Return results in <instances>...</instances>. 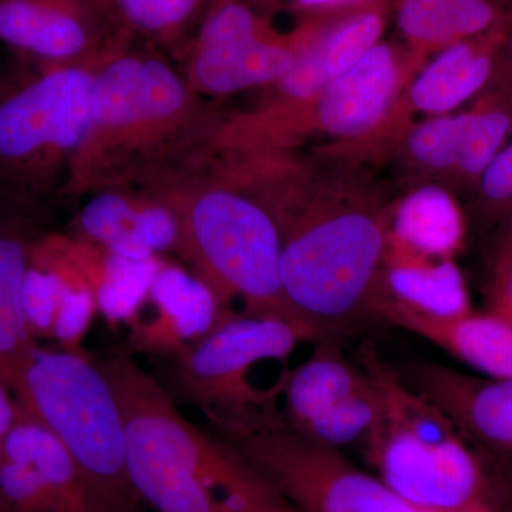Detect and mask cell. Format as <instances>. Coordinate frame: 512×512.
<instances>
[{"mask_svg":"<svg viewBox=\"0 0 512 512\" xmlns=\"http://www.w3.org/2000/svg\"><path fill=\"white\" fill-rule=\"evenodd\" d=\"M386 259L390 265L380 278L377 295L382 293L433 318H461L471 313L466 282L451 259L390 255Z\"/></svg>","mask_w":512,"mask_h":512,"instance_id":"cell-23","label":"cell"},{"mask_svg":"<svg viewBox=\"0 0 512 512\" xmlns=\"http://www.w3.org/2000/svg\"><path fill=\"white\" fill-rule=\"evenodd\" d=\"M147 303L154 315L136 319L128 336V355L171 357L212 332L234 315L218 301L210 286L190 269L163 262L151 285Z\"/></svg>","mask_w":512,"mask_h":512,"instance_id":"cell-14","label":"cell"},{"mask_svg":"<svg viewBox=\"0 0 512 512\" xmlns=\"http://www.w3.org/2000/svg\"><path fill=\"white\" fill-rule=\"evenodd\" d=\"M256 2L264 3V5L272 6V5H275V3H278L279 0H256Z\"/></svg>","mask_w":512,"mask_h":512,"instance_id":"cell-37","label":"cell"},{"mask_svg":"<svg viewBox=\"0 0 512 512\" xmlns=\"http://www.w3.org/2000/svg\"><path fill=\"white\" fill-rule=\"evenodd\" d=\"M360 363L379 397L365 444L380 480L420 512H483L480 468L456 423L373 350Z\"/></svg>","mask_w":512,"mask_h":512,"instance_id":"cell-5","label":"cell"},{"mask_svg":"<svg viewBox=\"0 0 512 512\" xmlns=\"http://www.w3.org/2000/svg\"><path fill=\"white\" fill-rule=\"evenodd\" d=\"M505 262H512V224L503 251H501L500 259H498V264H505Z\"/></svg>","mask_w":512,"mask_h":512,"instance_id":"cell-34","label":"cell"},{"mask_svg":"<svg viewBox=\"0 0 512 512\" xmlns=\"http://www.w3.org/2000/svg\"><path fill=\"white\" fill-rule=\"evenodd\" d=\"M245 2V0H208V9L220 8V6L229 5V3Z\"/></svg>","mask_w":512,"mask_h":512,"instance_id":"cell-35","label":"cell"},{"mask_svg":"<svg viewBox=\"0 0 512 512\" xmlns=\"http://www.w3.org/2000/svg\"><path fill=\"white\" fill-rule=\"evenodd\" d=\"M47 215L0 200V383L12 390L35 348L23 311L30 254L49 229Z\"/></svg>","mask_w":512,"mask_h":512,"instance_id":"cell-16","label":"cell"},{"mask_svg":"<svg viewBox=\"0 0 512 512\" xmlns=\"http://www.w3.org/2000/svg\"><path fill=\"white\" fill-rule=\"evenodd\" d=\"M99 365L119 402L128 476L143 503L157 512H298L217 434L185 419L133 356Z\"/></svg>","mask_w":512,"mask_h":512,"instance_id":"cell-2","label":"cell"},{"mask_svg":"<svg viewBox=\"0 0 512 512\" xmlns=\"http://www.w3.org/2000/svg\"><path fill=\"white\" fill-rule=\"evenodd\" d=\"M67 245L92 285L97 311L111 325L133 322L163 265L160 256L126 258L72 234H67Z\"/></svg>","mask_w":512,"mask_h":512,"instance_id":"cell-20","label":"cell"},{"mask_svg":"<svg viewBox=\"0 0 512 512\" xmlns=\"http://www.w3.org/2000/svg\"><path fill=\"white\" fill-rule=\"evenodd\" d=\"M402 377L464 436L512 453V379H477L429 362L410 363Z\"/></svg>","mask_w":512,"mask_h":512,"instance_id":"cell-15","label":"cell"},{"mask_svg":"<svg viewBox=\"0 0 512 512\" xmlns=\"http://www.w3.org/2000/svg\"><path fill=\"white\" fill-rule=\"evenodd\" d=\"M511 0H399L397 26L420 52L483 35L507 15Z\"/></svg>","mask_w":512,"mask_h":512,"instance_id":"cell-22","label":"cell"},{"mask_svg":"<svg viewBox=\"0 0 512 512\" xmlns=\"http://www.w3.org/2000/svg\"><path fill=\"white\" fill-rule=\"evenodd\" d=\"M70 234L116 255L146 259L177 252L181 224L163 192L109 188L89 195Z\"/></svg>","mask_w":512,"mask_h":512,"instance_id":"cell-13","label":"cell"},{"mask_svg":"<svg viewBox=\"0 0 512 512\" xmlns=\"http://www.w3.org/2000/svg\"><path fill=\"white\" fill-rule=\"evenodd\" d=\"M18 412L19 404L15 394L5 384L0 383V450L18 417Z\"/></svg>","mask_w":512,"mask_h":512,"instance_id":"cell-32","label":"cell"},{"mask_svg":"<svg viewBox=\"0 0 512 512\" xmlns=\"http://www.w3.org/2000/svg\"><path fill=\"white\" fill-rule=\"evenodd\" d=\"M386 2L333 16L319 35L323 72L328 82L359 63L380 43L386 26Z\"/></svg>","mask_w":512,"mask_h":512,"instance_id":"cell-26","label":"cell"},{"mask_svg":"<svg viewBox=\"0 0 512 512\" xmlns=\"http://www.w3.org/2000/svg\"><path fill=\"white\" fill-rule=\"evenodd\" d=\"M504 50L505 53H507V62L512 67V0L510 3V10H508V30Z\"/></svg>","mask_w":512,"mask_h":512,"instance_id":"cell-33","label":"cell"},{"mask_svg":"<svg viewBox=\"0 0 512 512\" xmlns=\"http://www.w3.org/2000/svg\"><path fill=\"white\" fill-rule=\"evenodd\" d=\"M372 315L429 340L484 375L512 379V326L491 313L433 318L379 293Z\"/></svg>","mask_w":512,"mask_h":512,"instance_id":"cell-17","label":"cell"},{"mask_svg":"<svg viewBox=\"0 0 512 512\" xmlns=\"http://www.w3.org/2000/svg\"><path fill=\"white\" fill-rule=\"evenodd\" d=\"M330 339L309 323L234 313L177 355L167 357L157 379L175 403L197 407L212 427L252 424L279 414L274 402L284 386L261 390L251 383L256 366L285 360L306 342Z\"/></svg>","mask_w":512,"mask_h":512,"instance_id":"cell-8","label":"cell"},{"mask_svg":"<svg viewBox=\"0 0 512 512\" xmlns=\"http://www.w3.org/2000/svg\"><path fill=\"white\" fill-rule=\"evenodd\" d=\"M212 431L298 512H420L339 450L291 429L282 414Z\"/></svg>","mask_w":512,"mask_h":512,"instance_id":"cell-9","label":"cell"},{"mask_svg":"<svg viewBox=\"0 0 512 512\" xmlns=\"http://www.w3.org/2000/svg\"><path fill=\"white\" fill-rule=\"evenodd\" d=\"M370 377L342 356L335 340L318 342L312 356L285 379L284 420L302 433L320 414L365 389Z\"/></svg>","mask_w":512,"mask_h":512,"instance_id":"cell-21","label":"cell"},{"mask_svg":"<svg viewBox=\"0 0 512 512\" xmlns=\"http://www.w3.org/2000/svg\"><path fill=\"white\" fill-rule=\"evenodd\" d=\"M0 43L37 63L99 62L133 43L117 35L90 0H0Z\"/></svg>","mask_w":512,"mask_h":512,"instance_id":"cell-12","label":"cell"},{"mask_svg":"<svg viewBox=\"0 0 512 512\" xmlns=\"http://www.w3.org/2000/svg\"><path fill=\"white\" fill-rule=\"evenodd\" d=\"M507 30L508 12L483 35L440 50L439 56L413 83L410 90L413 106L440 116L476 96L494 76L504 52Z\"/></svg>","mask_w":512,"mask_h":512,"instance_id":"cell-19","label":"cell"},{"mask_svg":"<svg viewBox=\"0 0 512 512\" xmlns=\"http://www.w3.org/2000/svg\"><path fill=\"white\" fill-rule=\"evenodd\" d=\"M470 113L440 116L414 128L410 151L421 164L434 170H456L466 148Z\"/></svg>","mask_w":512,"mask_h":512,"instance_id":"cell-28","label":"cell"},{"mask_svg":"<svg viewBox=\"0 0 512 512\" xmlns=\"http://www.w3.org/2000/svg\"><path fill=\"white\" fill-rule=\"evenodd\" d=\"M117 35L154 49L187 52L208 0H90Z\"/></svg>","mask_w":512,"mask_h":512,"instance_id":"cell-24","label":"cell"},{"mask_svg":"<svg viewBox=\"0 0 512 512\" xmlns=\"http://www.w3.org/2000/svg\"><path fill=\"white\" fill-rule=\"evenodd\" d=\"M220 128L158 49L121 45L94 76L86 136L63 198L109 188L175 190L211 167Z\"/></svg>","mask_w":512,"mask_h":512,"instance_id":"cell-1","label":"cell"},{"mask_svg":"<svg viewBox=\"0 0 512 512\" xmlns=\"http://www.w3.org/2000/svg\"><path fill=\"white\" fill-rule=\"evenodd\" d=\"M480 192L490 207H512V141L501 148L485 168L480 178Z\"/></svg>","mask_w":512,"mask_h":512,"instance_id":"cell-29","label":"cell"},{"mask_svg":"<svg viewBox=\"0 0 512 512\" xmlns=\"http://www.w3.org/2000/svg\"><path fill=\"white\" fill-rule=\"evenodd\" d=\"M101 60L52 64L15 57L0 76V200L49 215L63 198L86 136Z\"/></svg>","mask_w":512,"mask_h":512,"instance_id":"cell-4","label":"cell"},{"mask_svg":"<svg viewBox=\"0 0 512 512\" xmlns=\"http://www.w3.org/2000/svg\"><path fill=\"white\" fill-rule=\"evenodd\" d=\"M387 237L359 208L316 211L284 225L282 288L299 318L333 335L372 315Z\"/></svg>","mask_w":512,"mask_h":512,"instance_id":"cell-7","label":"cell"},{"mask_svg":"<svg viewBox=\"0 0 512 512\" xmlns=\"http://www.w3.org/2000/svg\"><path fill=\"white\" fill-rule=\"evenodd\" d=\"M325 20H306L284 35L247 2L207 10L184 53L185 82L201 97H225L278 83Z\"/></svg>","mask_w":512,"mask_h":512,"instance_id":"cell-10","label":"cell"},{"mask_svg":"<svg viewBox=\"0 0 512 512\" xmlns=\"http://www.w3.org/2000/svg\"><path fill=\"white\" fill-rule=\"evenodd\" d=\"M399 76L393 47L379 43L359 63L326 84L316 99L320 127L338 137L369 133L392 106Z\"/></svg>","mask_w":512,"mask_h":512,"instance_id":"cell-18","label":"cell"},{"mask_svg":"<svg viewBox=\"0 0 512 512\" xmlns=\"http://www.w3.org/2000/svg\"><path fill=\"white\" fill-rule=\"evenodd\" d=\"M491 315L505 320L512 326V262L497 265L493 292H491Z\"/></svg>","mask_w":512,"mask_h":512,"instance_id":"cell-31","label":"cell"},{"mask_svg":"<svg viewBox=\"0 0 512 512\" xmlns=\"http://www.w3.org/2000/svg\"><path fill=\"white\" fill-rule=\"evenodd\" d=\"M0 512H9L8 504L3 498L2 491H0Z\"/></svg>","mask_w":512,"mask_h":512,"instance_id":"cell-36","label":"cell"},{"mask_svg":"<svg viewBox=\"0 0 512 512\" xmlns=\"http://www.w3.org/2000/svg\"><path fill=\"white\" fill-rule=\"evenodd\" d=\"M0 491L9 512H109L55 434L20 404L0 450Z\"/></svg>","mask_w":512,"mask_h":512,"instance_id":"cell-11","label":"cell"},{"mask_svg":"<svg viewBox=\"0 0 512 512\" xmlns=\"http://www.w3.org/2000/svg\"><path fill=\"white\" fill-rule=\"evenodd\" d=\"M163 194L180 217L175 254L225 309L232 311V301L241 299L244 315L305 322L282 288L284 231L272 208L222 183L210 170Z\"/></svg>","mask_w":512,"mask_h":512,"instance_id":"cell-3","label":"cell"},{"mask_svg":"<svg viewBox=\"0 0 512 512\" xmlns=\"http://www.w3.org/2000/svg\"><path fill=\"white\" fill-rule=\"evenodd\" d=\"M12 393L69 451L109 512H140L127 468L116 393L99 362L82 352L35 346Z\"/></svg>","mask_w":512,"mask_h":512,"instance_id":"cell-6","label":"cell"},{"mask_svg":"<svg viewBox=\"0 0 512 512\" xmlns=\"http://www.w3.org/2000/svg\"><path fill=\"white\" fill-rule=\"evenodd\" d=\"M288 2L295 12L305 13L312 18H322V16L356 12L384 0H288Z\"/></svg>","mask_w":512,"mask_h":512,"instance_id":"cell-30","label":"cell"},{"mask_svg":"<svg viewBox=\"0 0 512 512\" xmlns=\"http://www.w3.org/2000/svg\"><path fill=\"white\" fill-rule=\"evenodd\" d=\"M464 235L463 215L448 192L426 187L413 192L397 208L389 255L451 259Z\"/></svg>","mask_w":512,"mask_h":512,"instance_id":"cell-25","label":"cell"},{"mask_svg":"<svg viewBox=\"0 0 512 512\" xmlns=\"http://www.w3.org/2000/svg\"><path fill=\"white\" fill-rule=\"evenodd\" d=\"M377 409L379 397L375 383L370 379L365 389L343 400L328 412L320 414L318 419L313 420L299 434L335 450L353 443H365L367 434L375 423Z\"/></svg>","mask_w":512,"mask_h":512,"instance_id":"cell-27","label":"cell"}]
</instances>
